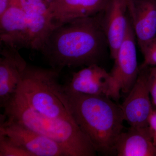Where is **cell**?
<instances>
[{
    "instance_id": "1",
    "label": "cell",
    "mask_w": 156,
    "mask_h": 156,
    "mask_svg": "<svg viewBox=\"0 0 156 156\" xmlns=\"http://www.w3.org/2000/svg\"><path fill=\"white\" fill-rule=\"evenodd\" d=\"M102 13L53 29L40 51L52 68L60 72L66 67L98 64L107 44Z\"/></svg>"
},
{
    "instance_id": "2",
    "label": "cell",
    "mask_w": 156,
    "mask_h": 156,
    "mask_svg": "<svg viewBox=\"0 0 156 156\" xmlns=\"http://www.w3.org/2000/svg\"><path fill=\"white\" fill-rule=\"evenodd\" d=\"M66 93L74 119L97 152L116 155V141L125 121L121 106L104 95Z\"/></svg>"
},
{
    "instance_id": "3",
    "label": "cell",
    "mask_w": 156,
    "mask_h": 156,
    "mask_svg": "<svg viewBox=\"0 0 156 156\" xmlns=\"http://www.w3.org/2000/svg\"><path fill=\"white\" fill-rule=\"evenodd\" d=\"M6 119L53 140L67 149L72 156H95L92 142L75 120L53 119L29 106L17 92L4 107Z\"/></svg>"
},
{
    "instance_id": "4",
    "label": "cell",
    "mask_w": 156,
    "mask_h": 156,
    "mask_svg": "<svg viewBox=\"0 0 156 156\" xmlns=\"http://www.w3.org/2000/svg\"><path fill=\"white\" fill-rule=\"evenodd\" d=\"M60 72L27 64L16 92L31 108L53 119L75 120L64 86L58 81Z\"/></svg>"
},
{
    "instance_id": "5",
    "label": "cell",
    "mask_w": 156,
    "mask_h": 156,
    "mask_svg": "<svg viewBox=\"0 0 156 156\" xmlns=\"http://www.w3.org/2000/svg\"><path fill=\"white\" fill-rule=\"evenodd\" d=\"M136 39L129 20L126 36L113 59L114 65L110 73L112 86L109 97L115 101L119 99L121 92L128 94L139 75Z\"/></svg>"
},
{
    "instance_id": "6",
    "label": "cell",
    "mask_w": 156,
    "mask_h": 156,
    "mask_svg": "<svg viewBox=\"0 0 156 156\" xmlns=\"http://www.w3.org/2000/svg\"><path fill=\"white\" fill-rule=\"evenodd\" d=\"M0 134L9 136L33 156H72L69 151L58 143L20 124L6 119L2 115Z\"/></svg>"
},
{
    "instance_id": "7",
    "label": "cell",
    "mask_w": 156,
    "mask_h": 156,
    "mask_svg": "<svg viewBox=\"0 0 156 156\" xmlns=\"http://www.w3.org/2000/svg\"><path fill=\"white\" fill-rule=\"evenodd\" d=\"M148 67L140 69L138 77L121 105L124 120L130 127L145 128L153 106L148 83Z\"/></svg>"
},
{
    "instance_id": "8",
    "label": "cell",
    "mask_w": 156,
    "mask_h": 156,
    "mask_svg": "<svg viewBox=\"0 0 156 156\" xmlns=\"http://www.w3.org/2000/svg\"><path fill=\"white\" fill-rule=\"evenodd\" d=\"M0 58V105L4 108L17 91L27 63L11 45L4 44Z\"/></svg>"
},
{
    "instance_id": "9",
    "label": "cell",
    "mask_w": 156,
    "mask_h": 156,
    "mask_svg": "<svg viewBox=\"0 0 156 156\" xmlns=\"http://www.w3.org/2000/svg\"><path fill=\"white\" fill-rule=\"evenodd\" d=\"M111 86L110 73L99 64H93L74 73L71 80L64 87L68 93L109 97Z\"/></svg>"
},
{
    "instance_id": "10",
    "label": "cell",
    "mask_w": 156,
    "mask_h": 156,
    "mask_svg": "<svg viewBox=\"0 0 156 156\" xmlns=\"http://www.w3.org/2000/svg\"><path fill=\"white\" fill-rule=\"evenodd\" d=\"M128 15L127 0H110L102 14V27L112 59L126 36Z\"/></svg>"
},
{
    "instance_id": "11",
    "label": "cell",
    "mask_w": 156,
    "mask_h": 156,
    "mask_svg": "<svg viewBox=\"0 0 156 156\" xmlns=\"http://www.w3.org/2000/svg\"><path fill=\"white\" fill-rule=\"evenodd\" d=\"M110 0H56L50 14L55 27L79 18L103 13Z\"/></svg>"
},
{
    "instance_id": "12",
    "label": "cell",
    "mask_w": 156,
    "mask_h": 156,
    "mask_svg": "<svg viewBox=\"0 0 156 156\" xmlns=\"http://www.w3.org/2000/svg\"><path fill=\"white\" fill-rule=\"evenodd\" d=\"M128 13L140 49L156 36V0H127Z\"/></svg>"
},
{
    "instance_id": "13",
    "label": "cell",
    "mask_w": 156,
    "mask_h": 156,
    "mask_svg": "<svg viewBox=\"0 0 156 156\" xmlns=\"http://www.w3.org/2000/svg\"><path fill=\"white\" fill-rule=\"evenodd\" d=\"M0 41L1 44L11 45L18 50L28 49L26 14L20 6H12L0 15Z\"/></svg>"
},
{
    "instance_id": "14",
    "label": "cell",
    "mask_w": 156,
    "mask_h": 156,
    "mask_svg": "<svg viewBox=\"0 0 156 156\" xmlns=\"http://www.w3.org/2000/svg\"><path fill=\"white\" fill-rule=\"evenodd\" d=\"M117 156H156L148 126L145 128L130 127L122 131L116 141Z\"/></svg>"
},
{
    "instance_id": "15",
    "label": "cell",
    "mask_w": 156,
    "mask_h": 156,
    "mask_svg": "<svg viewBox=\"0 0 156 156\" xmlns=\"http://www.w3.org/2000/svg\"><path fill=\"white\" fill-rule=\"evenodd\" d=\"M0 156H33L5 134H0Z\"/></svg>"
},
{
    "instance_id": "16",
    "label": "cell",
    "mask_w": 156,
    "mask_h": 156,
    "mask_svg": "<svg viewBox=\"0 0 156 156\" xmlns=\"http://www.w3.org/2000/svg\"><path fill=\"white\" fill-rule=\"evenodd\" d=\"M56 0H19L20 6L26 12H49Z\"/></svg>"
},
{
    "instance_id": "17",
    "label": "cell",
    "mask_w": 156,
    "mask_h": 156,
    "mask_svg": "<svg viewBox=\"0 0 156 156\" xmlns=\"http://www.w3.org/2000/svg\"><path fill=\"white\" fill-rule=\"evenodd\" d=\"M140 50L143 55L144 61L140 66L139 69L156 66V36Z\"/></svg>"
},
{
    "instance_id": "18",
    "label": "cell",
    "mask_w": 156,
    "mask_h": 156,
    "mask_svg": "<svg viewBox=\"0 0 156 156\" xmlns=\"http://www.w3.org/2000/svg\"><path fill=\"white\" fill-rule=\"evenodd\" d=\"M148 83L152 103L156 108V66L148 68Z\"/></svg>"
},
{
    "instance_id": "19",
    "label": "cell",
    "mask_w": 156,
    "mask_h": 156,
    "mask_svg": "<svg viewBox=\"0 0 156 156\" xmlns=\"http://www.w3.org/2000/svg\"><path fill=\"white\" fill-rule=\"evenodd\" d=\"M148 127L151 135L153 143L156 147V108H154L149 117Z\"/></svg>"
},
{
    "instance_id": "20",
    "label": "cell",
    "mask_w": 156,
    "mask_h": 156,
    "mask_svg": "<svg viewBox=\"0 0 156 156\" xmlns=\"http://www.w3.org/2000/svg\"><path fill=\"white\" fill-rule=\"evenodd\" d=\"M13 6L21 7L19 0H0V15Z\"/></svg>"
}]
</instances>
